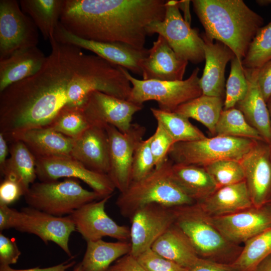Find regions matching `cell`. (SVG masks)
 Here are the masks:
<instances>
[{"label":"cell","mask_w":271,"mask_h":271,"mask_svg":"<svg viewBox=\"0 0 271 271\" xmlns=\"http://www.w3.org/2000/svg\"><path fill=\"white\" fill-rule=\"evenodd\" d=\"M130 251L129 241L107 242L102 239L88 241L80 264L83 271H106L116 260Z\"/></svg>","instance_id":"obj_29"},{"label":"cell","mask_w":271,"mask_h":271,"mask_svg":"<svg viewBox=\"0 0 271 271\" xmlns=\"http://www.w3.org/2000/svg\"><path fill=\"white\" fill-rule=\"evenodd\" d=\"M232 263L238 271H252L264 258L271 254V228L247 240Z\"/></svg>","instance_id":"obj_33"},{"label":"cell","mask_w":271,"mask_h":271,"mask_svg":"<svg viewBox=\"0 0 271 271\" xmlns=\"http://www.w3.org/2000/svg\"><path fill=\"white\" fill-rule=\"evenodd\" d=\"M9 153L7 140L4 135L0 133V170L4 167L7 160V157Z\"/></svg>","instance_id":"obj_48"},{"label":"cell","mask_w":271,"mask_h":271,"mask_svg":"<svg viewBox=\"0 0 271 271\" xmlns=\"http://www.w3.org/2000/svg\"><path fill=\"white\" fill-rule=\"evenodd\" d=\"M54 38L58 42L92 52L110 63L141 76H142L141 63L149 54V49H139L124 43L82 39L68 32L60 22L55 30Z\"/></svg>","instance_id":"obj_15"},{"label":"cell","mask_w":271,"mask_h":271,"mask_svg":"<svg viewBox=\"0 0 271 271\" xmlns=\"http://www.w3.org/2000/svg\"><path fill=\"white\" fill-rule=\"evenodd\" d=\"M194 11L208 38L219 41L242 61L263 18L242 0H193Z\"/></svg>","instance_id":"obj_2"},{"label":"cell","mask_w":271,"mask_h":271,"mask_svg":"<svg viewBox=\"0 0 271 271\" xmlns=\"http://www.w3.org/2000/svg\"><path fill=\"white\" fill-rule=\"evenodd\" d=\"M252 271H271V254L261 260Z\"/></svg>","instance_id":"obj_49"},{"label":"cell","mask_w":271,"mask_h":271,"mask_svg":"<svg viewBox=\"0 0 271 271\" xmlns=\"http://www.w3.org/2000/svg\"><path fill=\"white\" fill-rule=\"evenodd\" d=\"M106 271H147L130 253L116 260Z\"/></svg>","instance_id":"obj_45"},{"label":"cell","mask_w":271,"mask_h":271,"mask_svg":"<svg viewBox=\"0 0 271 271\" xmlns=\"http://www.w3.org/2000/svg\"><path fill=\"white\" fill-rule=\"evenodd\" d=\"M197 203L209 217L230 215L253 206L245 180L218 188Z\"/></svg>","instance_id":"obj_23"},{"label":"cell","mask_w":271,"mask_h":271,"mask_svg":"<svg viewBox=\"0 0 271 271\" xmlns=\"http://www.w3.org/2000/svg\"><path fill=\"white\" fill-rule=\"evenodd\" d=\"M151 137V150L155 168H158L167 159L169 151L175 142L162 125L158 122L156 131Z\"/></svg>","instance_id":"obj_40"},{"label":"cell","mask_w":271,"mask_h":271,"mask_svg":"<svg viewBox=\"0 0 271 271\" xmlns=\"http://www.w3.org/2000/svg\"><path fill=\"white\" fill-rule=\"evenodd\" d=\"M171 173L175 182L196 203L205 200L217 189L204 167L173 163Z\"/></svg>","instance_id":"obj_27"},{"label":"cell","mask_w":271,"mask_h":271,"mask_svg":"<svg viewBox=\"0 0 271 271\" xmlns=\"http://www.w3.org/2000/svg\"><path fill=\"white\" fill-rule=\"evenodd\" d=\"M136 258L147 271H188L189 270L160 255L151 248L145 251Z\"/></svg>","instance_id":"obj_41"},{"label":"cell","mask_w":271,"mask_h":271,"mask_svg":"<svg viewBox=\"0 0 271 271\" xmlns=\"http://www.w3.org/2000/svg\"><path fill=\"white\" fill-rule=\"evenodd\" d=\"M263 141L258 131L235 107L223 109L215 127V135Z\"/></svg>","instance_id":"obj_34"},{"label":"cell","mask_w":271,"mask_h":271,"mask_svg":"<svg viewBox=\"0 0 271 271\" xmlns=\"http://www.w3.org/2000/svg\"><path fill=\"white\" fill-rule=\"evenodd\" d=\"M204 42L205 65L199 83L202 94L222 97L225 96V71L227 64L235 56L222 43L201 35Z\"/></svg>","instance_id":"obj_21"},{"label":"cell","mask_w":271,"mask_h":271,"mask_svg":"<svg viewBox=\"0 0 271 271\" xmlns=\"http://www.w3.org/2000/svg\"><path fill=\"white\" fill-rule=\"evenodd\" d=\"M151 248L188 269L201 258L186 236L175 224L154 242Z\"/></svg>","instance_id":"obj_26"},{"label":"cell","mask_w":271,"mask_h":271,"mask_svg":"<svg viewBox=\"0 0 271 271\" xmlns=\"http://www.w3.org/2000/svg\"><path fill=\"white\" fill-rule=\"evenodd\" d=\"M70 156L92 171L108 174L109 140L105 128L90 125L74 139Z\"/></svg>","instance_id":"obj_20"},{"label":"cell","mask_w":271,"mask_h":271,"mask_svg":"<svg viewBox=\"0 0 271 271\" xmlns=\"http://www.w3.org/2000/svg\"><path fill=\"white\" fill-rule=\"evenodd\" d=\"M267 107L269 113V118H270V125H271V95L269 97L267 101L266 102Z\"/></svg>","instance_id":"obj_51"},{"label":"cell","mask_w":271,"mask_h":271,"mask_svg":"<svg viewBox=\"0 0 271 271\" xmlns=\"http://www.w3.org/2000/svg\"><path fill=\"white\" fill-rule=\"evenodd\" d=\"M270 146H271V145H270Z\"/></svg>","instance_id":"obj_54"},{"label":"cell","mask_w":271,"mask_h":271,"mask_svg":"<svg viewBox=\"0 0 271 271\" xmlns=\"http://www.w3.org/2000/svg\"><path fill=\"white\" fill-rule=\"evenodd\" d=\"M173 164L167 158L148 176L131 182L124 192L120 193L115 204L122 216L129 218L138 209L150 204L177 207L196 203L174 180Z\"/></svg>","instance_id":"obj_3"},{"label":"cell","mask_w":271,"mask_h":271,"mask_svg":"<svg viewBox=\"0 0 271 271\" xmlns=\"http://www.w3.org/2000/svg\"><path fill=\"white\" fill-rule=\"evenodd\" d=\"M150 109L157 122L162 125L175 143L206 138L199 128L191 123L188 118L175 112L165 111L155 108Z\"/></svg>","instance_id":"obj_32"},{"label":"cell","mask_w":271,"mask_h":271,"mask_svg":"<svg viewBox=\"0 0 271 271\" xmlns=\"http://www.w3.org/2000/svg\"><path fill=\"white\" fill-rule=\"evenodd\" d=\"M188 63L159 35L149 49L148 55L141 63L142 76L143 80H182Z\"/></svg>","instance_id":"obj_19"},{"label":"cell","mask_w":271,"mask_h":271,"mask_svg":"<svg viewBox=\"0 0 271 271\" xmlns=\"http://www.w3.org/2000/svg\"><path fill=\"white\" fill-rule=\"evenodd\" d=\"M11 228L34 234L46 244L54 242L69 257H73L69 240L76 229L70 215L55 216L29 206L18 211L0 203V230Z\"/></svg>","instance_id":"obj_4"},{"label":"cell","mask_w":271,"mask_h":271,"mask_svg":"<svg viewBox=\"0 0 271 271\" xmlns=\"http://www.w3.org/2000/svg\"><path fill=\"white\" fill-rule=\"evenodd\" d=\"M24 196L28 206L58 217L69 215L85 204L103 198L74 178L34 183Z\"/></svg>","instance_id":"obj_5"},{"label":"cell","mask_w":271,"mask_h":271,"mask_svg":"<svg viewBox=\"0 0 271 271\" xmlns=\"http://www.w3.org/2000/svg\"><path fill=\"white\" fill-rule=\"evenodd\" d=\"M151 140V137L142 140L134 150L131 167L132 182L145 178L155 168L150 148Z\"/></svg>","instance_id":"obj_39"},{"label":"cell","mask_w":271,"mask_h":271,"mask_svg":"<svg viewBox=\"0 0 271 271\" xmlns=\"http://www.w3.org/2000/svg\"><path fill=\"white\" fill-rule=\"evenodd\" d=\"M253 206L260 207L271 199V146L263 141L239 161Z\"/></svg>","instance_id":"obj_18"},{"label":"cell","mask_w":271,"mask_h":271,"mask_svg":"<svg viewBox=\"0 0 271 271\" xmlns=\"http://www.w3.org/2000/svg\"><path fill=\"white\" fill-rule=\"evenodd\" d=\"M72 271H83L82 270L80 262L76 264Z\"/></svg>","instance_id":"obj_52"},{"label":"cell","mask_w":271,"mask_h":271,"mask_svg":"<svg viewBox=\"0 0 271 271\" xmlns=\"http://www.w3.org/2000/svg\"><path fill=\"white\" fill-rule=\"evenodd\" d=\"M269 203H271V199H270V200Z\"/></svg>","instance_id":"obj_53"},{"label":"cell","mask_w":271,"mask_h":271,"mask_svg":"<svg viewBox=\"0 0 271 271\" xmlns=\"http://www.w3.org/2000/svg\"><path fill=\"white\" fill-rule=\"evenodd\" d=\"M122 70L131 85L127 100L136 104L143 105L147 101L155 100L159 109L174 112L180 105L202 94L198 68L187 79L176 81L140 80L131 76L125 68L122 67Z\"/></svg>","instance_id":"obj_7"},{"label":"cell","mask_w":271,"mask_h":271,"mask_svg":"<svg viewBox=\"0 0 271 271\" xmlns=\"http://www.w3.org/2000/svg\"><path fill=\"white\" fill-rule=\"evenodd\" d=\"M26 192L16 181L5 178L0 184V203L9 206L18 200Z\"/></svg>","instance_id":"obj_43"},{"label":"cell","mask_w":271,"mask_h":271,"mask_svg":"<svg viewBox=\"0 0 271 271\" xmlns=\"http://www.w3.org/2000/svg\"><path fill=\"white\" fill-rule=\"evenodd\" d=\"M21 252L15 239L0 233V265L15 264Z\"/></svg>","instance_id":"obj_42"},{"label":"cell","mask_w":271,"mask_h":271,"mask_svg":"<svg viewBox=\"0 0 271 271\" xmlns=\"http://www.w3.org/2000/svg\"><path fill=\"white\" fill-rule=\"evenodd\" d=\"M225 87L223 109H228L235 107L245 97L248 88L242 61L235 56L231 60L230 72Z\"/></svg>","instance_id":"obj_37"},{"label":"cell","mask_w":271,"mask_h":271,"mask_svg":"<svg viewBox=\"0 0 271 271\" xmlns=\"http://www.w3.org/2000/svg\"><path fill=\"white\" fill-rule=\"evenodd\" d=\"M179 5L178 1H166L164 19L150 25L149 34L157 33L163 37L182 59L194 64L201 63L205 60L204 41L198 31L183 18Z\"/></svg>","instance_id":"obj_9"},{"label":"cell","mask_w":271,"mask_h":271,"mask_svg":"<svg viewBox=\"0 0 271 271\" xmlns=\"http://www.w3.org/2000/svg\"><path fill=\"white\" fill-rule=\"evenodd\" d=\"M46 59L47 56L37 46L16 52L0 59V92L36 74Z\"/></svg>","instance_id":"obj_24"},{"label":"cell","mask_w":271,"mask_h":271,"mask_svg":"<svg viewBox=\"0 0 271 271\" xmlns=\"http://www.w3.org/2000/svg\"><path fill=\"white\" fill-rule=\"evenodd\" d=\"M209 218L228 241L236 245L271 228V203L260 207L252 206L230 215Z\"/></svg>","instance_id":"obj_17"},{"label":"cell","mask_w":271,"mask_h":271,"mask_svg":"<svg viewBox=\"0 0 271 271\" xmlns=\"http://www.w3.org/2000/svg\"><path fill=\"white\" fill-rule=\"evenodd\" d=\"M11 143L10 156L0 171L4 178L17 181L26 193L37 178L36 160L23 142L14 141Z\"/></svg>","instance_id":"obj_28"},{"label":"cell","mask_w":271,"mask_h":271,"mask_svg":"<svg viewBox=\"0 0 271 271\" xmlns=\"http://www.w3.org/2000/svg\"><path fill=\"white\" fill-rule=\"evenodd\" d=\"M75 264L74 260L66 261L61 263L47 267H36L28 269H17L10 265H0V271H69L68 269Z\"/></svg>","instance_id":"obj_47"},{"label":"cell","mask_w":271,"mask_h":271,"mask_svg":"<svg viewBox=\"0 0 271 271\" xmlns=\"http://www.w3.org/2000/svg\"><path fill=\"white\" fill-rule=\"evenodd\" d=\"M22 10L33 20L45 40L54 37L63 0H21Z\"/></svg>","instance_id":"obj_30"},{"label":"cell","mask_w":271,"mask_h":271,"mask_svg":"<svg viewBox=\"0 0 271 271\" xmlns=\"http://www.w3.org/2000/svg\"><path fill=\"white\" fill-rule=\"evenodd\" d=\"M74 140L49 127H44L18 133L9 142L21 141L35 158H44L70 156Z\"/></svg>","instance_id":"obj_25"},{"label":"cell","mask_w":271,"mask_h":271,"mask_svg":"<svg viewBox=\"0 0 271 271\" xmlns=\"http://www.w3.org/2000/svg\"><path fill=\"white\" fill-rule=\"evenodd\" d=\"M174 208L150 204L134 212L129 218L131 255L136 257L151 248L154 242L174 224Z\"/></svg>","instance_id":"obj_13"},{"label":"cell","mask_w":271,"mask_h":271,"mask_svg":"<svg viewBox=\"0 0 271 271\" xmlns=\"http://www.w3.org/2000/svg\"><path fill=\"white\" fill-rule=\"evenodd\" d=\"M256 141L245 138L215 136L193 141L177 142L170 148L168 158L174 164L201 167L221 160L239 162Z\"/></svg>","instance_id":"obj_6"},{"label":"cell","mask_w":271,"mask_h":271,"mask_svg":"<svg viewBox=\"0 0 271 271\" xmlns=\"http://www.w3.org/2000/svg\"><path fill=\"white\" fill-rule=\"evenodd\" d=\"M37 177L41 182L61 178L80 180L102 198L111 196L116 189L108 175L89 170L70 156L35 158Z\"/></svg>","instance_id":"obj_12"},{"label":"cell","mask_w":271,"mask_h":271,"mask_svg":"<svg viewBox=\"0 0 271 271\" xmlns=\"http://www.w3.org/2000/svg\"><path fill=\"white\" fill-rule=\"evenodd\" d=\"M90 126L81 107H65L47 127L75 139Z\"/></svg>","instance_id":"obj_36"},{"label":"cell","mask_w":271,"mask_h":271,"mask_svg":"<svg viewBox=\"0 0 271 271\" xmlns=\"http://www.w3.org/2000/svg\"><path fill=\"white\" fill-rule=\"evenodd\" d=\"M188 271H238L232 264L201 258Z\"/></svg>","instance_id":"obj_46"},{"label":"cell","mask_w":271,"mask_h":271,"mask_svg":"<svg viewBox=\"0 0 271 271\" xmlns=\"http://www.w3.org/2000/svg\"><path fill=\"white\" fill-rule=\"evenodd\" d=\"M257 81L266 102L271 95V60L258 69Z\"/></svg>","instance_id":"obj_44"},{"label":"cell","mask_w":271,"mask_h":271,"mask_svg":"<svg viewBox=\"0 0 271 271\" xmlns=\"http://www.w3.org/2000/svg\"><path fill=\"white\" fill-rule=\"evenodd\" d=\"M271 60V21L257 31L242 60L244 68L258 69Z\"/></svg>","instance_id":"obj_35"},{"label":"cell","mask_w":271,"mask_h":271,"mask_svg":"<svg viewBox=\"0 0 271 271\" xmlns=\"http://www.w3.org/2000/svg\"><path fill=\"white\" fill-rule=\"evenodd\" d=\"M174 209V224L186 236L200 257H220L236 248V245L222 235L197 203Z\"/></svg>","instance_id":"obj_8"},{"label":"cell","mask_w":271,"mask_h":271,"mask_svg":"<svg viewBox=\"0 0 271 271\" xmlns=\"http://www.w3.org/2000/svg\"><path fill=\"white\" fill-rule=\"evenodd\" d=\"M165 0H63L60 23L82 39L144 49L149 27L162 21Z\"/></svg>","instance_id":"obj_1"},{"label":"cell","mask_w":271,"mask_h":271,"mask_svg":"<svg viewBox=\"0 0 271 271\" xmlns=\"http://www.w3.org/2000/svg\"><path fill=\"white\" fill-rule=\"evenodd\" d=\"M244 68V67H243ZM248 88L245 97L235 107L240 110L248 123L271 145V125L269 113L257 81L258 69L244 68Z\"/></svg>","instance_id":"obj_22"},{"label":"cell","mask_w":271,"mask_h":271,"mask_svg":"<svg viewBox=\"0 0 271 271\" xmlns=\"http://www.w3.org/2000/svg\"><path fill=\"white\" fill-rule=\"evenodd\" d=\"M81 107L90 125L105 127L111 125L124 133L129 129L133 114L141 110L143 105L93 91L87 96Z\"/></svg>","instance_id":"obj_14"},{"label":"cell","mask_w":271,"mask_h":271,"mask_svg":"<svg viewBox=\"0 0 271 271\" xmlns=\"http://www.w3.org/2000/svg\"><path fill=\"white\" fill-rule=\"evenodd\" d=\"M38 29L16 0L0 1V59L37 46Z\"/></svg>","instance_id":"obj_10"},{"label":"cell","mask_w":271,"mask_h":271,"mask_svg":"<svg viewBox=\"0 0 271 271\" xmlns=\"http://www.w3.org/2000/svg\"><path fill=\"white\" fill-rule=\"evenodd\" d=\"M204 168L214 182L217 189L245 180L243 170L239 161L221 160Z\"/></svg>","instance_id":"obj_38"},{"label":"cell","mask_w":271,"mask_h":271,"mask_svg":"<svg viewBox=\"0 0 271 271\" xmlns=\"http://www.w3.org/2000/svg\"><path fill=\"white\" fill-rule=\"evenodd\" d=\"M109 140V170L108 176L120 193L124 192L132 182L133 156L138 144L146 133L145 126L132 123L122 132L111 125L105 126Z\"/></svg>","instance_id":"obj_11"},{"label":"cell","mask_w":271,"mask_h":271,"mask_svg":"<svg viewBox=\"0 0 271 271\" xmlns=\"http://www.w3.org/2000/svg\"><path fill=\"white\" fill-rule=\"evenodd\" d=\"M223 106V98L202 94L180 105L174 112L197 120L215 136L216 125Z\"/></svg>","instance_id":"obj_31"},{"label":"cell","mask_w":271,"mask_h":271,"mask_svg":"<svg viewBox=\"0 0 271 271\" xmlns=\"http://www.w3.org/2000/svg\"><path fill=\"white\" fill-rule=\"evenodd\" d=\"M111 196L86 204L69 215L76 230L86 242L104 237L130 242V228L117 224L105 210V204Z\"/></svg>","instance_id":"obj_16"},{"label":"cell","mask_w":271,"mask_h":271,"mask_svg":"<svg viewBox=\"0 0 271 271\" xmlns=\"http://www.w3.org/2000/svg\"><path fill=\"white\" fill-rule=\"evenodd\" d=\"M256 3L261 6H268L271 5V0H257Z\"/></svg>","instance_id":"obj_50"}]
</instances>
